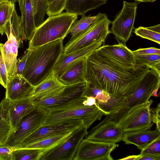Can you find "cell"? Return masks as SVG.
<instances>
[{"mask_svg": "<svg viewBox=\"0 0 160 160\" xmlns=\"http://www.w3.org/2000/svg\"><path fill=\"white\" fill-rule=\"evenodd\" d=\"M83 126H84L82 121L78 119L68 120L57 124L42 126L25 138L14 149L22 148L45 138L68 131L75 130Z\"/></svg>", "mask_w": 160, "mask_h": 160, "instance_id": "obj_11", "label": "cell"}, {"mask_svg": "<svg viewBox=\"0 0 160 160\" xmlns=\"http://www.w3.org/2000/svg\"><path fill=\"white\" fill-rule=\"evenodd\" d=\"M85 138L95 142L116 143L122 140L124 133L121 127L116 122L108 120L96 125L89 131Z\"/></svg>", "mask_w": 160, "mask_h": 160, "instance_id": "obj_14", "label": "cell"}, {"mask_svg": "<svg viewBox=\"0 0 160 160\" xmlns=\"http://www.w3.org/2000/svg\"><path fill=\"white\" fill-rule=\"evenodd\" d=\"M85 57L72 62L63 70L58 78L63 84L67 86L86 81Z\"/></svg>", "mask_w": 160, "mask_h": 160, "instance_id": "obj_19", "label": "cell"}, {"mask_svg": "<svg viewBox=\"0 0 160 160\" xmlns=\"http://www.w3.org/2000/svg\"><path fill=\"white\" fill-rule=\"evenodd\" d=\"M98 49L123 66L129 68L136 66L135 55L125 44L119 43L114 45H103Z\"/></svg>", "mask_w": 160, "mask_h": 160, "instance_id": "obj_17", "label": "cell"}, {"mask_svg": "<svg viewBox=\"0 0 160 160\" xmlns=\"http://www.w3.org/2000/svg\"><path fill=\"white\" fill-rule=\"evenodd\" d=\"M7 101L4 98L0 102V145L6 144L12 131L8 115Z\"/></svg>", "mask_w": 160, "mask_h": 160, "instance_id": "obj_26", "label": "cell"}, {"mask_svg": "<svg viewBox=\"0 0 160 160\" xmlns=\"http://www.w3.org/2000/svg\"><path fill=\"white\" fill-rule=\"evenodd\" d=\"M160 85V73L151 68L132 95L124 98L110 97L106 103L99 105L109 115L97 125L108 120L116 122L136 107L146 103Z\"/></svg>", "mask_w": 160, "mask_h": 160, "instance_id": "obj_2", "label": "cell"}, {"mask_svg": "<svg viewBox=\"0 0 160 160\" xmlns=\"http://www.w3.org/2000/svg\"><path fill=\"white\" fill-rule=\"evenodd\" d=\"M11 26L12 23L11 22V19H10L7 22L4 28V33L7 35L8 39H9L11 33Z\"/></svg>", "mask_w": 160, "mask_h": 160, "instance_id": "obj_44", "label": "cell"}, {"mask_svg": "<svg viewBox=\"0 0 160 160\" xmlns=\"http://www.w3.org/2000/svg\"><path fill=\"white\" fill-rule=\"evenodd\" d=\"M78 18L77 14L67 12L48 16L36 28L29 41L28 48L32 49L58 39L63 40Z\"/></svg>", "mask_w": 160, "mask_h": 160, "instance_id": "obj_5", "label": "cell"}, {"mask_svg": "<svg viewBox=\"0 0 160 160\" xmlns=\"http://www.w3.org/2000/svg\"><path fill=\"white\" fill-rule=\"evenodd\" d=\"M34 88L22 76L15 75L8 83L5 98L10 101L30 98Z\"/></svg>", "mask_w": 160, "mask_h": 160, "instance_id": "obj_18", "label": "cell"}, {"mask_svg": "<svg viewBox=\"0 0 160 160\" xmlns=\"http://www.w3.org/2000/svg\"><path fill=\"white\" fill-rule=\"evenodd\" d=\"M48 6L47 0H38L37 11L34 16L36 27L41 25L44 21V17Z\"/></svg>", "mask_w": 160, "mask_h": 160, "instance_id": "obj_34", "label": "cell"}, {"mask_svg": "<svg viewBox=\"0 0 160 160\" xmlns=\"http://www.w3.org/2000/svg\"><path fill=\"white\" fill-rule=\"evenodd\" d=\"M53 0H47V3L48 4L50 3Z\"/></svg>", "mask_w": 160, "mask_h": 160, "instance_id": "obj_49", "label": "cell"}, {"mask_svg": "<svg viewBox=\"0 0 160 160\" xmlns=\"http://www.w3.org/2000/svg\"><path fill=\"white\" fill-rule=\"evenodd\" d=\"M63 40H57L31 49L22 76L35 87L53 74L57 61L63 53Z\"/></svg>", "mask_w": 160, "mask_h": 160, "instance_id": "obj_3", "label": "cell"}, {"mask_svg": "<svg viewBox=\"0 0 160 160\" xmlns=\"http://www.w3.org/2000/svg\"><path fill=\"white\" fill-rule=\"evenodd\" d=\"M84 126L75 130L65 141L43 153L40 160H73L81 141L88 134Z\"/></svg>", "mask_w": 160, "mask_h": 160, "instance_id": "obj_9", "label": "cell"}, {"mask_svg": "<svg viewBox=\"0 0 160 160\" xmlns=\"http://www.w3.org/2000/svg\"><path fill=\"white\" fill-rule=\"evenodd\" d=\"M135 66L147 65L160 73V54H134Z\"/></svg>", "mask_w": 160, "mask_h": 160, "instance_id": "obj_30", "label": "cell"}, {"mask_svg": "<svg viewBox=\"0 0 160 160\" xmlns=\"http://www.w3.org/2000/svg\"><path fill=\"white\" fill-rule=\"evenodd\" d=\"M82 96L94 97L99 105L106 103L111 97L106 92L94 87L87 82Z\"/></svg>", "mask_w": 160, "mask_h": 160, "instance_id": "obj_32", "label": "cell"}, {"mask_svg": "<svg viewBox=\"0 0 160 160\" xmlns=\"http://www.w3.org/2000/svg\"><path fill=\"white\" fill-rule=\"evenodd\" d=\"M134 33L142 38L160 44V24L149 27L140 26L135 28Z\"/></svg>", "mask_w": 160, "mask_h": 160, "instance_id": "obj_29", "label": "cell"}, {"mask_svg": "<svg viewBox=\"0 0 160 160\" xmlns=\"http://www.w3.org/2000/svg\"><path fill=\"white\" fill-rule=\"evenodd\" d=\"M104 13L99 12L94 16L89 15L82 16L81 18L78 20L75 21L72 24L69 31L72 38L82 31L90 27L92 24L101 17Z\"/></svg>", "mask_w": 160, "mask_h": 160, "instance_id": "obj_27", "label": "cell"}, {"mask_svg": "<svg viewBox=\"0 0 160 160\" xmlns=\"http://www.w3.org/2000/svg\"><path fill=\"white\" fill-rule=\"evenodd\" d=\"M86 97V99L83 102L84 105L90 106L95 105L97 107L100 108L99 103L95 98L92 96Z\"/></svg>", "mask_w": 160, "mask_h": 160, "instance_id": "obj_43", "label": "cell"}, {"mask_svg": "<svg viewBox=\"0 0 160 160\" xmlns=\"http://www.w3.org/2000/svg\"><path fill=\"white\" fill-rule=\"evenodd\" d=\"M14 148L6 144L0 145V160H12Z\"/></svg>", "mask_w": 160, "mask_h": 160, "instance_id": "obj_38", "label": "cell"}, {"mask_svg": "<svg viewBox=\"0 0 160 160\" xmlns=\"http://www.w3.org/2000/svg\"><path fill=\"white\" fill-rule=\"evenodd\" d=\"M38 0H32V6L33 7V12L34 14V16L36 12L38 5Z\"/></svg>", "mask_w": 160, "mask_h": 160, "instance_id": "obj_46", "label": "cell"}, {"mask_svg": "<svg viewBox=\"0 0 160 160\" xmlns=\"http://www.w3.org/2000/svg\"><path fill=\"white\" fill-rule=\"evenodd\" d=\"M135 1L140 2H155L156 0H134Z\"/></svg>", "mask_w": 160, "mask_h": 160, "instance_id": "obj_48", "label": "cell"}, {"mask_svg": "<svg viewBox=\"0 0 160 160\" xmlns=\"http://www.w3.org/2000/svg\"><path fill=\"white\" fill-rule=\"evenodd\" d=\"M86 97L81 96L64 104L49 109L42 126L57 124L66 120L80 119L88 129L96 120H100L103 115L109 114L95 105H84Z\"/></svg>", "mask_w": 160, "mask_h": 160, "instance_id": "obj_4", "label": "cell"}, {"mask_svg": "<svg viewBox=\"0 0 160 160\" xmlns=\"http://www.w3.org/2000/svg\"><path fill=\"white\" fill-rule=\"evenodd\" d=\"M7 101L8 115L12 131L15 129L22 119L35 108L30 98Z\"/></svg>", "mask_w": 160, "mask_h": 160, "instance_id": "obj_15", "label": "cell"}, {"mask_svg": "<svg viewBox=\"0 0 160 160\" xmlns=\"http://www.w3.org/2000/svg\"><path fill=\"white\" fill-rule=\"evenodd\" d=\"M47 112L35 108L31 113L25 117L17 127L10 134L5 144L14 148L27 137L42 126Z\"/></svg>", "mask_w": 160, "mask_h": 160, "instance_id": "obj_8", "label": "cell"}, {"mask_svg": "<svg viewBox=\"0 0 160 160\" xmlns=\"http://www.w3.org/2000/svg\"><path fill=\"white\" fill-rule=\"evenodd\" d=\"M144 153L160 155V137L148 143L141 150L140 154Z\"/></svg>", "mask_w": 160, "mask_h": 160, "instance_id": "obj_37", "label": "cell"}, {"mask_svg": "<svg viewBox=\"0 0 160 160\" xmlns=\"http://www.w3.org/2000/svg\"><path fill=\"white\" fill-rule=\"evenodd\" d=\"M85 58V81L114 98L132 95L151 68L147 65L125 67L98 49Z\"/></svg>", "mask_w": 160, "mask_h": 160, "instance_id": "obj_1", "label": "cell"}, {"mask_svg": "<svg viewBox=\"0 0 160 160\" xmlns=\"http://www.w3.org/2000/svg\"><path fill=\"white\" fill-rule=\"evenodd\" d=\"M87 84L86 81L65 86L59 91L47 98L32 101L35 108L45 111L66 104L82 96Z\"/></svg>", "mask_w": 160, "mask_h": 160, "instance_id": "obj_12", "label": "cell"}, {"mask_svg": "<svg viewBox=\"0 0 160 160\" xmlns=\"http://www.w3.org/2000/svg\"><path fill=\"white\" fill-rule=\"evenodd\" d=\"M18 43L16 38L11 33L9 38L4 45L3 57L5 64L8 82L15 75L18 60Z\"/></svg>", "mask_w": 160, "mask_h": 160, "instance_id": "obj_22", "label": "cell"}, {"mask_svg": "<svg viewBox=\"0 0 160 160\" xmlns=\"http://www.w3.org/2000/svg\"><path fill=\"white\" fill-rule=\"evenodd\" d=\"M160 160V155L144 153L140 154L137 160Z\"/></svg>", "mask_w": 160, "mask_h": 160, "instance_id": "obj_42", "label": "cell"}, {"mask_svg": "<svg viewBox=\"0 0 160 160\" xmlns=\"http://www.w3.org/2000/svg\"><path fill=\"white\" fill-rule=\"evenodd\" d=\"M153 100L139 106L116 122L124 132L143 129H150L152 123L151 118V106Z\"/></svg>", "mask_w": 160, "mask_h": 160, "instance_id": "obj_10", "label": "cell"}, {"mask_svg": "<svg viewBox=\"0 0 160 160\" xmlns=\"http://www.w3.org/2000/svg\"><path fill=\"white\" fill-rule=\"evenodd\" d=\"M66 1L67 0H53L48 4L46 13L49 16L62 12L64 10Z\"/></svg>", "mask_w": 160, "mask_h": 160, "instance_id": "obj_35", "label": "cell"}, {"mask_svg": "<svg viewBox=\"0 0 160 160\" xmlns=\"http://www.w3.org/2000/svg\"><path fill=\"white\" fill-rule=\"evenodd\" d=\"M151 118L152 122L156 125V129L160 132V104L154 108L150 109Z\"/></svg>", "mask_w": 160, "mask_h": 160, "instance_id": "obj_39", "label": "cell"}, {"mask_svg": "<svg viewBox=\"0 0 160 160\" xmlns=\"http://www.w3.org/2000/svg\"><path fill=\"white\" fill-rule=\"evenodd\" d=\"M108 0H67L64 10L78 16L85 15L106 3Z\"/></svg>", "mask_w": 160, "mask_h": 160, "instance_id": "obj_24", "label": "cell"}, {"mask_svg": "<svg viewBox=\"0 0 160 160\" xmlns=\"http://www.w3.org/2000/svg\"><path fill=\"white\" fill-rule=\"evenodd\" d=\"M139 155H133L129 156L125 158L120 159L119 160H137V158L139 157Z\"/></svg>", "mask_w": 160, "mask_h": 160, "instance_id": "obj_45", "label": "cell"}, {"mask_svg": "<svg viewBox=\"0 0 160 160\" xmlns=\"http://www.w3.org/2000/svg\"><path fill=\"white\" fill-rule=\"evenodd\" d=\"M3 0H8L9 1V0H0V2L2 1H3Z\"/></svg>", "mask_w": 160, "mask_h": 160, "instance_id": "obj_50", "label": "cell"}, {"mask_svg": "<svg viewBox=\"0 0 160 160\" xmlns=\"http://www.w3.org/2000/svg\"><path fill=\"white\" fill-rule=\"evenodd\" d=\"M139 2H123L122 9L111 22V33L119 43L125 44L130 37L135 19L138 4Z\"/></svg>", "mask_w": 160, "mask_h": 160, "instance_id": "obj_7", "label": "cell"}, {"mask_svg": "<svg viewBox=\"0 0 160 160\" xmlns=\"http://www.w3.org/2000/svg\"><path fill=\"white\" fill-rule=\"evenodd\" d=\"M65 86L52 74L48 79L34 87L30 98L32 101L44 99L56 94Z\"/></svg>", "mask_w": 160, "mask_h": 160, "instance_id": "obj_21", "label": "cell"}, {"mask_svg": "<svg viewBox=\"0 0 160 160\" xmlns=\"http://www.w3.org/2000/svg\"><path fill=\"white\" fill-rule=\"evenodd\" d=\"M117 145L83 139L80 143L73 160H113L111 152Z\"/></svg>", "mask_w": 160, "mask_h": 160, "instance_id": "obj_13", "label": "cell"}, {"mask_svg": "<svg viewBox=\"0 0 160 160\" xmlns=\"http://www.w3.org/2000/svg\"><path fill=\"white\" fill-rule=\"evenodd\" d=\"M12 18L11 33L16 38L19 47L23 42V39L20 25V17L18 15L15 8L13 10Z\"/></svg>", "mask_w": 160, "mask_h": 160, "instance_id": "obj_33", "label": "cell"}, {"mask_svg": "<svg viewBox=\"0 0 160 160\" xmlns=\"http://www.w3.org/2000/svg\"><path fill=\"white\" fill-rule=\"evenodd\" d=\"M4 44L0 43V84L6 88L8 82L7 70L3 57Z\"/></svg>", "mask_w": 160, "mask_h": 160, "instance_id": "obj_36", "label": "cell"}, {"mask_svg": "<svg viewBox=\"0 0 160 160\" xmlns=\"http://www.w3.org/2000/svg\"><path fill=\"white\" fill-rule=\"evenodd\" d=\"M111 23L105 13L88 28L70 39L64 47L63 54H67L85 47L100 39L106 38L111 33Z\"/></svg>", "mask_w": 160, "mask_h": 160, "instance_id": "obj_6", "label": "cell"}, {"mask_svg": "<svg viewBox=\"0 0 160 160\" xmlns=\"http://www.w3.org/2000/svg\"><path fill=\"white\" fill-rule=\"evenodd\" d=\"M31 50L28 48L27 52L21 59L18 62L16 71L15 75L22 76L23 71L24 67L27 58L31 52Z\"/></svg>", "mask_w": 160, "mask_h": 160, "instance_id": "obj_40", "label": "cell"}, {"mask_svg": "<svg viewBox=\"0 0 160 160\" xmlns=\"http://www.w3.org/2000/svg\"><path fill=\"white\" fill-rule=\"evenodd\" d=\"M132 52L134 54H160V49L153 47L139 48Z\"/></svg>", "mask_w": 160, "mask_h": 160, "instance_id": "obj_41", "label": "cell"}, {"mask_svg": "<svg viewBox=\"0 0 160 160\" xmlns=\"http://www.w3.org/2000/svg\"><path fill=\"white\" fill-rule=\"evenodd\" d=\"M106 38H102L95 41L89 45L70 53H62L54 67L53 74L57 78L63 70L69 64L82 58L86 57L100 47Z\"/></svg>", "mask_w": 160, "mask_h": 160, "instance_id": "obj_16", "label": "cell"}, {"mask_svg": "<svg viewBox=\"0 0 160 160\" xmlns=\"http://www.w3.org/2000/svg\"><path fill=\"white\" fill-rule=\"evenodd\" d=\"M74 130L68 131L45 138L28 145L22 148L40 149L44 151V153L46 152L53 149L65 141L71 136Z\"/></svg>", "mask_w": 160, "mask_h": 160, "instance_id": "obj_25", "label": "cell"}, {"mask_svg": "<svg viewBox=\"0 0 160 160\" xmlns=\"http://www.w3.org/2000/svg\"><path fill=\"white\" fill-rule=\"evenodd\" d=\"M160 137V132L143 129L124 133L122 140L125 144H133L142 150L148 143Z\"/></svg>", "mask_w": 160, "mask_h": 160, "instance_id": "obj_20", "label": "cell"}, {"mask_svg": "<svg viewBox=\"0 0 160 160\" xmlns=\"http://www.w3.org/2000/svg\"><path fill=\"white\" fill-rule=\"evenodd\" d=\"M15 3L8 0L0 2V33L2 35L7 22L11 19Z\"/></svg>", "mask_w": 160, "mask_h": 160, "instance_id": "obj_31", "label": "cell"}, {"mask_svg": "<svg viewBox=\"0 0 160 160\" xmlns=\"http://www.w3.org/2000/svg\"><path fill=\"white\" fill-rule=\"evenodd\" d=\"M44 152L43 150L38 149H14L12 152V160H40Z\"/></svg>", "mask_w": 160, "mask_h": 160, "instance_id": "obj_28", "label": "cell"}, {"mask_svg": "<svg viewBox=\"0 0 160 160\" xmlns=\"http://www.w3.org/2000/svg\"><path fill=\"white\" fill-rule=\"evenodd\" d=\"M20 17V25L23 40L30 41L36 28L32 0H25Z\"/></svg>", "mask_w": 160, "mask_h": 160, "instance_id": "obj_23", "label": "cell"}, {"mask_svg": "<svg viewBox=\"0 0 160 160\" xmlns=\"http://www.w3.org/2000/svg\"><path fill=\"white\" fill-rule=\"evenodd\" d=\"M21 13L22 12L25 0H18Z\"/></svg>", "mask_w": 160, "mask_h": 160, "instance_id": "obj_47", "label": "cell"}]
</instances>
